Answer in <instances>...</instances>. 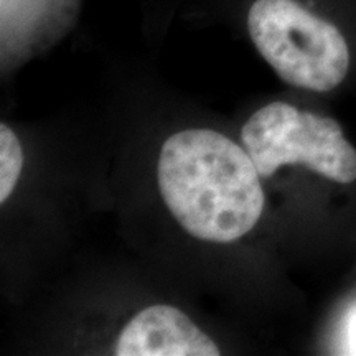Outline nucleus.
Listing matches in <instances>:
<instances>
[{
	"instance_id": "f257e3e1",
	"label": "nucleus",
	"mask_w": 356,
	"mask_h": 356,
	"mask_svg": "<svg viewBox=\"0 0 356 356\" xmlns=\"http://www.w3.org/2000/svg\"><path fill=\"white\" fill-rule=\"evenodd\" d=\"M157 175L173 218L202 241H236L254 228L264 210L254 162L246 150L210 129L168 137Z\"/></svg>"
},
{
	"instance_id": "f03ea898",
	"label": "nucleus",
	"mask_w": 356,
	"mask_h": 356,
	"mask_svg": "<svg viewBox=\"0 0 356 356\" xmlns=\"http://www.w3.org/2000/svg\"><path fill=\"white\" fill-rule=\"evenodd\" d=\"M244 24L256 50L289 86L323 95L348 79L353 32L325 0H252Z\"/></svg>"
},
{
	"instance_id": "7ed1b4c3",
	"label": "nucleus",
	"mask_w": 356,
	"mask_h": 356,
	"mask_svg": "<svg viewBox=\"0 0 356 356\" xmlns=\"http://www.w3.org/2000/svg\"><path fill=\"white\" fill-rule=\"evenodd\" d=\"M241 140L261 177L300 163L341 186L356 184V147L330 115L275 101L248 119Z\"/></svg>"
},
{
	"instance_id": "20e7f679",
	"label": "nucleus",
	"mask_w": 356,
	"mask_h": 356,
	"mask_svg": "<svg viewBox=\"0 0 356 356\" xmlns=\"http://www.w3.org/2000/svg\"><path fill=\"white\" fill-rule=\"evenodd\" d=\"M118 356H218L220 350L184 312L154 305L139 312L124 328Z\"/></svg>"
},
{
	"instance_id": "39448f33",
	"label": "nucleus",
	"mask_w": 356,
	"mask_h": 356,
	"mask_svg": "<svg viewBox=\"0 0 356 356\" xmlns=\"http://www.w3.org/2000/svg\"><path fill=\"white\" fill-rule=\"evenodd\" d=\"M24 152L13 131L6 124L0 126V202L10 197L17 181H19Z\"/></svg>"
},
{
	"instance_id": "423d86ee",
	"label": "nucleus",
	"mask_w": 356,
	"mask_h": 356,
	"mask_svg": "<svg viewBox=\"0 0 356 356\" xmlns=\"http://www.w3.org/2000/svg\"><path fill=\"white\" fill-rule=\"evenodd\" d=\"M53 2H56V0H2L3 19L12 17L13 13H15V15H20V13H24L25 10H30L35 15V20L38 19L40 12L44 10V8H47L48 12V8L53 6Z\"/></svg>"
},
{
	"instance_id": "0eeeda50",
	"label": "nucleus",
	"mask_w": 356,
	"mask_h": 356,
	"mask_svg": "<svg viewBox=\"0 0 356 356\" xmlns=\"http://www.w3.org/2000/svg\"><path fill=\"white\" fill-rule=\"evenodd\" d=\"M341 350L345 355H356V305L345 315Z\"/></svg>"
}]
</instances>
